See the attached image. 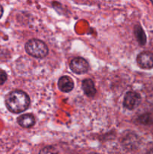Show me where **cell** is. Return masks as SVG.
<instances>
[{"instance_id":"14","label":"cell","mask_w":153,"mask_h":154,"mask_svg":"<svg viewBox=\"0 0 153 154\" xmlns=\"http://www.w3.org/2000/svg\"><path fill=\"white\" fill-rule=\"evenodd\" d=\"M150 1H151V2L152 3V5H153V0H150Z\"/></svg>"},{"instance_id":"7","label":"cell","mask_w":153,"mask_h":154,"mask_svg":"<svg viewBox=\"0 0 153 154\" xmlns=\"http://www.w3.org/2000/svg\"><path fill=\"white\" fill-rule=\"evenodd\" d=\"M17 123L22 128H30L35 123V119L32 114H26L20 116L17 118Z\"/></svg>"},{"instance_id":"8","label":"cell","mask_w":153,"mask_h":154,"mask_svg":"<svg viewBox=\"0 0 153 154\" xmlns=\"http://www.w3.org/2000/svg\"><path fill=\"white\" fill-rule=\"evenodd\" d=\"M82 88L84 93L88 97H93L96 94V89L92 80L85 79L82 82Z\"/></svg>"},{"instance_id":"11","label":"cell","mask_w":153,"mask_h":154,"mask_svg":"<svg viewBox=\"0 0 153 154\" xmlns=\"http://www.w3.org/2000/svg\"><path fill=\"white\" fill-rule=\"evenodd\" d=\"M7 81V74L5 72L0 70V85L4 84Z\"/></svg>"},{"instance_id":"4","label":"cell","mask_w":153,"mask_h":154,"mask_svg":"<svg viewBox=\"0 0 153 154\" xmlns=\"http://www.w3.org/2000/svg\"><path fill=\"white\" fill-rule=\"evenodd\" d=\"M141 102V96L139 93L129 91L125 94L123 101V105L128 110H134L137 108Z\"/></svg>"},{"instance_id":"9","label":"cell","mask_w":153,"mask_h":154,"mask_svg":"<svg viewBox=\"0 0 153 154\" xmlns=\"http://www.w3.org/2000/svg\"><path fill=\"white\" fill-rule=\"evenodd\" d=\"M134 35L136 40H137L138 43H139L141 46H143V45H146V35L145 32H144V30L142 29L141 26L140 25L135 26Z\"/></svg>"},{"instance_id":"1","label":"cell","mask_w":153,"mask_h":154,"mask_svg":"<svg viewBox=\"0 0 153 154\" xmlns=\"http://www.w3.org/2000/svg\"><path fill=\"white\" fill-rule=\"evenodd\" d=\"M5 105L10 112L20 114L28 109L30 105V99L25 92L14 90L8 95Z\"/></svg>"},{"instance_id":"13","label":"cell","mask_w":153,"mask_h":154,"mask_svg":"<svg viewBox=\"0 0 153 154\" xmlns=\"http://www.w3.org/2000/svg\"><path fill=\"white\" fill-rule=\"evenodd\" d=\"M149 153H153V149H152V150H150V151H149Z\"/></svg>"},{"instance_id":"12","label":"cell","mask_w":153,"mask_h":154,"mask_svg":"<svg viewBox=\"0 0 153 154\" xmlns=\"http://www.w3.org/2000/svg\"><path fill=\"white\" fill-rule=\"evenodd\" d=\"M2 14H3V8H2V6L0 5V18L2 17Z\"/></svg>"},{"instance_id":"3","label":"cell","mask_w":153,"mask_h":154,"mask_svg":"<svg viewBox=\"0 0 153 154\" xmlns=\"http://www.w3.org/2000/svg\"><path fill=\"white\" fill-rule=\"evenodd\" d=\"M70 70L77 75H82L86 73L89 69L88 62L82 57H76L70 61Z\"/></svg>"},{"instance_id":"2","label":"cell","mask_w":153,"mask_h":154,"mask_svg":"<svg viewBox=\"0 0 153 154\" xmlns=\"http://www.w3.org/2000/svg\"><path fill=\"white\" fill-rule=\"evenodd\" d=\"M26 51L34 58H44L48 54L47 46L39 39H31L25 45Z\"/></svg>"},{"instance_id":"6","label":"cell","mask_w":153,"mask_h":154,"mask_svg":"<svg viewBox=\"0 0 153 154\" xmlns=\"http://www.w3.org/2000/svg\"><path fill=\"white\" fill-rule=\"evenodd\" d=\"M74 87L73 80L68 76H62L58 79V87L63 93H69Z\"/></svg>"},{"instance_id":"10","label":"cell","mask_w":153,"mask_h":154,"mask_svg":"<svg viewBox=\"0 0 153 154\" xmlns=\"http://www.w3.org/2000/svg\"><path fill=\"white\" fill-rule=\"evenodd\" d=\"M138 120H139L140 123H142V124L144 125L151 124V123L153 122L152 117H151V115H150L149 114H143V115L140 116Z\"/></svg>"},{"instance_id":"5","label":"cell","mask_w":153,"mask_h":154,"mask_svg":"<svg viewBox=\"0 0 153 154\" xmlns=\"http://www.w3.org/2000/svg\"><path fill=\"white\" fill-rule=\"evenodd\" d=\"M136 63L142 69H152L153 68V54L148 51L140 53L136 57Z\"/></svg>"}]
</instances>
